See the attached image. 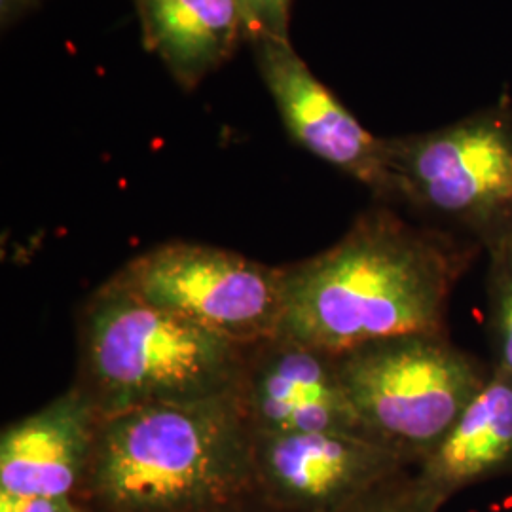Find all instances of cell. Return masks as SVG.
Returning a JSON list of instances; mask_svg holds the SVG:
<instances>
[{"label": "cell", "mask_w": 512, "mask_h": 512, "mask_svg": "<svg viewBox=\"0 0 512 512\" xmlns=\"http://www.w3.org/2000/svg\"><path fill=\"white\" fill-rule=\"evenodd\" d=\"M478 251L378 203L329 249L283 266L281 334L342 355L406 334L448 332L450 298Z\"/></svg>", "instance_id": "obj_1"}, {"label": "cell", "mask_w": 512, "mask_h": 512, "mask_svg": "<svg viewBox=\"0 0 512 512\" xmlns=\"http://www.w3.org/2000/svg\"><path fill=\"white\" fill-rule=\"evenodd\" d=\"M253 490V433L234 393L103 416L74 503L88 512H194Z\"/></svg>", "instance_id": "obj_2"}, {"label": "cell", "mask_w": 512, "mask_h": 512, "mask_svg": "<svg viewBox=\"0 0 512 512\" xmlns=\"http://www.w3.org/2000/svg\"><path fill=\"white\" fill-rule=\"evenodd\" d=\"M247 346L109 277L78 313V387L103 416L234 393Z\"/></svg>", "instance_id": "obj_3"}, {"label": "cell", "mask_w": 512, "mask_h": 512, "mask_svg": "<svg viewBox=\"0 0 512 512\" xmlns=\"http://www.w3.org/2000/svg\"><path fill=\"white\" fill-rule=\"evenodd\" d=\"M384 205L490 251L512 232V103L501 99L439 129L385 137Z\"/></svg>", "instance_id": "obj_4"}, {"label": "cell", "mask_w": 512, "mask_h": 512, "mask_svg": "<svg viewBox=\"0 0 512 512\" xmlns=\"http://www.w3.org/2000/svg\"><path fill=\"white\" fill-rule=\"evenodd\" d=\"M363 435L416 467L492 376L448 332L406 334L336 355Z\"/></svg>", "instance_id": "obj_5"}, {"label": "cell", "mask_w": 512, "mask_h": 512, "mask_svg": "<svg viewBox=\"0 0 512 512\" xmlns=\"http://www.w3.org/2000/svg\"><path fill=\"white\" fill-rule=\"evenodd\" d=\"M150 304L251 346L281 332L285 270L215 245L169 241L112 275Z\"/></svg>", "instance_id": "obj_6"}, {"label": "cell", "mask_w": 512, "mask_h": 512, "mask_svg": "<svg viewBox=\"0 0 512 512\" xmlns=\"http://www.w3.org/2000/svg\"><path fill=\"white\" fill-rule=\"evenodd\" d=\"M410 467L393 450L355 433L253 437V490L274 512H336Z\"/></svg>", "instance_id": "obj_7"}, {"label": "cell", "mask_w": 512, "mask_h": 512, "mask_svg": "<svg viewBox=\"0 0 512 512\" xmlns=\"http://www.w3.org/2000/svg\"><path fill=\"white\" fill-rule=\"evenodd\" d=\"M234 395L253 437L315 431L365 437L346 397L336 355L281 332L245 348Z\"/></svg>", "instance_id": "obj_8"}, {"label": "cell", "mask_w": 512, "mask_h": 512, "mask_svg": "<svg viewBox=\"0 0 512 512\" xmlns=\"http://www.w3.org/2000/svg\"><path fill=\"white\" fill-rule=\"evenodd\" d=\"M260 74L294 141L319 160L365 184L378 203L387 194L385 137L366 131L346 105L311 73L291 40L253 44Z\"/></svg>", "instance_id": "obj_9"}, {"label": "cell", "mask_w": 512, "mask_h": 512, "mask_svg": "<svg viewBox=\"0 0 512 512\" xmlns=\"http://www.w3.org/2000/svg\"><path fill=\"white\" fill-rule=\"evenodd\" d=\"M99 421L92 401L71 385L35 414L6 425L0 437V492L74 501Z\"/></svg>", "instance_id": "obj_10"}, {"label": "cell", "mask_w": 512, "mask_h": 512, "mask_svg": "<svg viewBox=\"0 0 512 512\" xmlns=\"http://www.w3.org/2000/svg\"><path fill=\"white\" fill-rule=\"evenodd\" d=\"M414 473L439 507L473 484L512 473V376L492 366L490 380Z\"/></svg>", "instance_id": "obj_11"}, {"label": "cell", "mask_w": 512, "mask_h": 512, "mask_svg": "<svg viewBox=\"0 0 512 512\" xmlns=\"http://www.w3.org/2000/svg\"><path fill=\"white\" fill-rule=\"evenodd\" d=\"M135 6L145 46L188 92L245 40L238 0H135Z\"/></svg>", "instance_id": "obj_12"}, {"label": "cell", "mask_w": 512, "mask_h": 512, "mask_svg": "<svg viewBox=\"0 0 512 512\" xmlns=\"http://www.w3.org/2000/svg\"><path fill=\"white\" fill-rule=\"evenodd\" d=\"M488 325L494 368L512 376V232L488 251Z\"/></svg>", "instance_id": "obj_13"}, {"label": "cell", "mask_w": 512, "mask_h": 512, "mask_svg": "<svg viewBox=\"0 0 512 512\" xmlns=\"http://www.w3.org/2000/svg\"><path fill=\"white\" fill-rule=\"evenodd\" d=\"M433 497L421 488L414 467L389 476L366 494L336 512H439Z\"/></svg>", "instance_id": "obj_14"}, {"label": "cell", "mask_w": 512, "mask_h": 512, "mask_svg": "<svg viewBox=\"0 0 512 512\" xmlns=\"http://www.w3.org/2000/svg\"><path fill=\"white\" fill-rule=\"evenodd\" d=\"M245 40H289L291 0H238Z\"/></svg>", "instance_id": "obj_15"}, {"label": "cell", "mask_w": 512, "mask_h": 512, "mask_svg": "<svg viewBox=\"0 0 512 512\" xmlns=\"http://www.w3.org/2000/svg\"><path fill=\"white\" fill-rule=\"evenodd\" d=\"M71 499H55L42 495H21L0 492V512H74Z\"/></svg>", "instance_id": "obj_16"}, {"label": "cell", "mask_w": 512, "mask_h": 512, "mask_svg": "<svg viewBox=\"0 0 512 512\" xmlns=\"http://www.w3.org/2000/svg\"><path fill=\"white\" fill-rule=\"evenodd\" d=\"M194 512H274L255 492Z\"/></svg>", "instance_id": "obj_17"}, {"label": "cell", "mask_w": 512, "mask_h": 512, "mask_svg": "<svg viewBox=\"0 0 512 512\" xmlns=\"http://www.w3.org/2000/svg\"><path fill=\"white\" fill-rule=\"evenodd\" d=\"M37 0H0V12H2V21H10L14 16L23 14L25 8L33 6Z\"/></svg>", "instance_id": "obj_18"}, {"label": "cell", "mask_w": 512, "mask_h": 512, "mask_svg": "<svg viewBox=\"0 0 512 512\" xmlns=\"http://www.w3.org/2000/svg\"><path fill=\"white\" fill-rule=\"evenodd\" d=\"M74 505H76V503H74ZM74 512H88V511H84V509H80V507H78V505H76V511Z\"/></svg>", "instance_id": "obj_19"}]
</instances>
